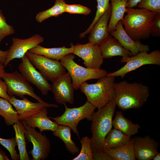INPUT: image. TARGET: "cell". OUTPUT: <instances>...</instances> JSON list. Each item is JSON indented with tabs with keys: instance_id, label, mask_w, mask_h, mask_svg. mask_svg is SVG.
Listing matches in <instances>:
<instances>
[{
	"instance_id": "4dcf8cb0",
	"label": "cell",
	"mask_w": 160,
	"mask_h": 160,
	"mask_svg": "<svg viewBox=\"0 0 160 160\" xmlns=\"http://www.w3.org/2000/svg\"><path fill=\"white\" fill-rule=\"evenodd\" d=\"M81 149L79 154L73 160H93L92 151L90 138L87 135L80 140Z\"/></svg>"
},
{
	"instance_id": "6da1fadb",
	"label": "cell",
	"mask_w": 160,
	"mask_h": 160,
	"mask_svg": "<svg viewBox=\"0 0 160 160\" xmlns=\"http://www.w3.org/2000/svg\"><path fill=\"white\" fill-rule=\"evenodd\" d=\"M115 89L116 106L123 111L141 108L149 95V87L137 82L115 83Z\"/></svg>"
},
{
	"instance_id": "4fadbf2b",
	"label": "cell",
	"mask_w": 160,
	"mask_h": 160,
	"mask_svg": "<svg viewBox=\"0 0 160 160\" xmlns=\"http://www.w3.org/2000/svg\"><path fill=\"white\" fill-rule=\"evenodd\" d=\"M12 41V44L8 50L6 60L4 64L5 67L13 60L23 57L27 52L43 42L44 38L39 34H36L23 39L13 38Z\"/></svg>"
},
{
	"instance_id": "ba28073f",
	"label": "cell",
	"mask_w": 160,
	"mask_h": 160,
	"mask_svg": "<svg viewBox=\"0 0 160 160\" xmlns=\"http://www.w3.org/2000/svg\"><path fill=\"white\" fill-rule=\"evenodd\" d=\"M121 62L126 63L122 67L107 76H120L123 78L128 73L147 65H160V51L154 50L148 53L146 52H139L135 56L122 58Z\"/></svg>"
},
{
	"instance_id": "3957f363",
	"label": "cell",
	"mask_w": 160,
	"mask_h": 160,
	"mask_svg": "<svg viewBox=\"0 0 160 160\" xmlns=\"http://www.w3.org/2000/svg\"><path fill=\"white\" fill-rule=\"evenodd\" d=\"M127 15L121 20L124 29L134 41L148 39L152 23L157 13L143 8H126Z\"/></svg>"
},
{
	"instance_id": "f546056e",
	"label": "cell",
	"mask_w": 160,
	"mask_h": 160,
	"mask_svg": "<svg viewBox=\"0 0 160 160\" xmlns=\"http://www.w3.org/2000/svg\"><path fill=\"white\" fill-rule=\"evenodd\" d=\"M110 0H96L97 3V9L95 17L88 28L84 32L80 34L79 37L80 38L85 37L87 34L90 33L96 23L109 8L110 5V4L109 3Z\"/></svg>"
},
{
	"instance_id": "7c38bea8",
	"label": "cell",
	"mask_w": 160,
	"mask_h": 160,
	"mask_svg": "<svg viewBox=\"0 0 160 160\" xmlns=\"http://www.w3.org/2000/svg\"><path fill=\"white\" fill-rule=\"evenodd\" d=\"M73 53L81 58L87 68H100L103 62L99 45L94 43H78L75 45Z\"/></svg>"
},
{
	"instance_id": "836d02e7",
	"label": "cell",
	"mask_w": 160,
	"mask_h": 160,
	"mask_svg": "<svg viewBox=\"0 0 160 160\" xmlns=\"http://www.w3.org/2000/svg\"><path fill=\"white\" fill-rule=\"evenodd\" d=\"M65 12L70 14H78L84 15H89L91 9L86 6L79 4H66L65 6Z\"/></svg>"
},
{
	"instance_id": "7a4b0ae2",
	"label": "cell",
	"mask_w": 160,
	"mask_h": 160,
	"mask_svg": "<svg viewBox=\"0 0 160 160\" xmlns=\"http://www.w3.org/2000/svg\"><path fill=\"white\" fill-rule=\"evenodd\" d=\"M116 106L114 99L95 112L91 127L92 136L90 139L92 153L103 151L105 139L113 126Z\"/></svg>"
},
{
	"instance_id": "f1b7e54d",
	"label": "cell",
	"mask_w": 160,
	"mask_h": 160,
	"mask_svg": "<svg viewBox=\"0 0 160 160\" xmlns=\"http://www.w3.org/2000/svg\"><path fill=\"white\" fill-rule=\"evenodd\" d=\"M66 4L64 0H55L54 5L52 7L38 13L35 17L36 20L41 23L50 17H57L61 15L65 12Z\"/></svg>"
},
{
	"instance_id": "5b68a950",
	"label": "cell",
	"mask_w": 160,
	"mask_h": 160,
	"mask_svg": "<svg viewBox=\"0 0 160 160\" xmlns=\"http://www.w3.org/2000/svg\"><path fill=\"white\" fill-rule=\"evenodd\" d=\"M75 57L74 54L70 53L60 60L70 74L74 90L79 89L81 85L87 81L98 79L107 76L108 73L106 71L100 68L92 69L82 66L74 61Z\"/></svg>"
},
{
	"instance_id": "ac0fdd59",
	"label": "cell",
	"mask_w": 160,
	"mask_h": 160,
	"mask_svg": "<svg viewBox=\"0 0 160 160\" xmlns=\"http://www.w3.org/2000/svg\"><path fill=\"white\" fill-rule=\"evenodd\" d=\"M47 107H44L38 112L26 118L23 121L31 127L39 128L40 132L44 131L53 132L59 125L50 119L47 115Z\"/></svg>"
},
{
	"instance_id": "e0dca14e",
	"label": "cell",
	"mask_w": 160,
	"mask_h": 160,
	"mask_svg": "<svg viewBox=\"0 0 160 160\" xmlns=\"http://www.w3.org/2000/svg\"><path fill=\"white\" fill-rule=\"evenodd\" d=\"M111 12L110 3L108 9L97 22L89 33L88 39L89 42L99 45L112 36L108 29Z\"/></svg>"
},
{
	"instance_id": "74e56055",
	"label": "cell",
	"mask_w": 160,
	"mask_h": 160,
	"mask_svg": "<svg viewBox=\"0 0 160 160\" xmlns=\"http://www.w3.org/2000/svg\"><path fill=\"white\" fill-rule=\"evenodd\" d=\"M92 159L93 160H113L103 151L93 153Z\"/></svg>"
},
{
	"instance_id": "603a6c76",
	"label": "cell",
	"mask_w": 160,
	"mask_h": 160,
	"mask_svg": "<svg viewBox=\"0 0 160 160\" xmlns=\"http://www.w3.org/2000/svg\"><path fill=\"white\" fill-rule=\"evenodd\" d=\"M113 126L123 133L132 136L138 132L140 126L138 124H134L125 118L121 111L116 112L113 120Z\"/></svg>"
},
{
	"instance_id": "5bb4252c",
	"label": "cell",
	"mask_w": 160,
	"mask_h": 160,
	"mask_svg": "<svg viewBox=\"0 0 160 160\" xmlns=\"http://www.w3.org/2000/svg\"><path fill=\"white\" fill-rule=\"evenodd\" d=\"M51 84V91L56 102L60 104L74 103V90L71 77L68 72L56 79Z\"/></svg>"
},
{
	"instance_id": "d4e9b609",
	"label": "cell",
	"mask_w": 160,
	"mask_h": 160,
	"mask_svg": "<svg viewBox=\"0 0 160 160\" xmlns=\"http://www.w3.org/2000/svg\"><path fill=\"white\" fill-rule=\"evenodd\" d=\"M131 137L116 129H111L105 139L103 151L117 148L125 145L130 141Z\"/></svg>"
},
{
	"instance_id": "2e32d148",
	"label": "cell",
	"mask_w": 160,
	"mask_h": 160,
	"mask_svg": "<svg viewBox=\"0 0 160 160\" xmlns=\"http://www.w3.org/2000/svg\"><path fill=\"white\" fill-rule=\"evenodd\" d=\"M110 33L125 49L129 51L132 56H135L139 52H148L150 50L148 45L142 44L140 41H134L130 37L125 30L121 20L117 23L116 30Z\"/></svg>"
},
{
	"instance_id": "9a60e30c",
	"label": "cell",
	"mask_w": 160,
	"mask_h": 160,
	"mask_svg": "<svg viewBox=\"0 0 160 160\" xmlns=\"http://www.w3.org/2000/svg\"><path fill=\"white\" fill-rule=\"evenodd\" d=\"M134 148L136 159L152 160L158 152L159 143L148 135L135 137Z\"/></svg>"
},
{
	"instance_id": "e575fe53",
	"label": "cell",
	"mask_w": 160,
	"mask_h": 160,
	"mask_svg": "<svg viewBox=\"0 0 160 160\" xmlns=\"http://www.w3.org/2000/svg\"><path fill=\"white\" fill-rule=\"evenodd\" d=\"M140 8H143L156 12L160 13V0H142L137 4Z\"/></svg>"
},
{
	"instance_id": "f35d334b",
	"label": "cell",
	"mask_w": 160,
	"mask_h": 160,
	"mask_svg": "<svg viewBox=\"0 0 160 160\" xmlns=\"http://www.w3.org/2000/svg\"><path fill=\"white\" fill-rule=\"evenodd\" d=\"M142 0H128L127 4V7L132 8L136 6Z\"/></svg>"
},
{
	"instance_id": "d6986e66",
	"label": "cell",
	"mask_w": 160,
	"mask_h": 160,
	"mask_svg": "<svg viewBox=\"0 0 160 160\" xmlns=\"http://www.w3.org/2000/svg\"><path fill=\"white\" fill-rule=\"evenodd\" d=\"M9 101L17 112L20 121H23L26 118L38 112L43 107H46L39 102H32L25 97L22 99H19L13 96Z\"/></svg>"
},
{
	"instance_id": "9c48e42d",
	"label": "cell",
	"mask_w": 160,
	"mask_h": 160,
	"mask_svg": "<svg viewBox=\"0 0 160 160\" xmlns=\"http://www.w3.org/2000/svg\"><path fill=\"white\" fill-rule=\"evenodd\" d=\"M25 54L32 63L48 81L52 82L66 72V70L59 61L33 54L29 51Z\"/></svg>"
},
{
	"instance_id": "83f0119b",
	"label": "cell",
	"mask_w": 160,
	"mask_h": 160,
	"mask_svg": "<svg viewBox=\"0 0 160 160\" xmlns=\"http://www.w3.org/2000/svg\"><path fill=\"white\" fill-rule=\"evenodd\" d=\"M0 115L8 126L13 125L20 121L19 115L9 101L0 97Z\"/></svg>"
},
{
	"instance_id": "d590c367",
	"label": "cell",
	"mask_w": 160,
	"mask_h": 160,
	"mask_svg": "<svg viewBox=\"0 0 160 160\" xmlns=\"http://www.w3.org/2000/svg\"><path fill=\"white\" fill-rule=\"evenodd\" d=\"M150 33L153 36H160V13L156 14L153 20L151 26Z\"/></svg>"
},
{
	"instance_id": "44dd1931",
	"label": "cell",
	"mask_w": 160,
	"mask_h": 160,
	"mask_svg": "<svg viewBox=\"0 0 160 160\" xmlns=\"http://www.w3.org/2000/svg\"><path fill=\"white\" fill-rule=\"evenodd\" d=\"M69 48L65 46L58 47L46 48L40 44L28 51L33 54L43 56L57 61L60 60L66 55L73 53L75 45L71 43Z\"/></svg>"
},
{
	"instance_id": "52a82bcc",
	"label": "cell",
	"mask_w": 160,
	"mask_h": 160,
	"mask_svg": "<svg viewBox=\"0 0 160 160\" xmlns=\"http://www.w3.org/2000/svg\"><path fill=\"white\" fill-rule=\"evenodd\" d=\"M65 111L60 116L51 118L58 125L69 127L79 138L77 126L80 121L84 119L92 121L96 108L87 101L83 105L78 107L69 108L66 103L63 104Z\"/></svg>"
},
{
	"instance_id": "ffe728a7",
	"label": "cell",
	"mask_w": 160,
	"mask_h": 160,
	"mask_svg": "<svg viewBox=\"0 0 160 160\" xmlns=\"http://www.w3.org/2000/svg\"><path fill=\"white\" fill-rule=\"evenodd\" d=\"M103 58L115 56L125 58L132 56L131 52L125 49L119 41L112 36L99 45Z\"/></svg>"
},
{
	"instance_id": "ab89813d",
	"label": "cell",
	"mask_w": 160,
	"mask_h": 160,
	"mask_svg": "<svg viewBox=\"0 0 160 160\" xmlns=\"http://www.w3.org/2000/svg\"><path fill=\"white\" fill-rule=\"evenodd\" d=\"M8 50L2 51L0 50V63L4 64L7 57Z\"/></svg>"
},
{
	"instance_id": "8992f818",
	"label": "cell",
	"mask_w": 160,
	"mask_h": 160,
	"mask_svg": "<svg viewBox=\"0 0 160 160\" xmlns=\"http://www.w3.org/2000/svg\"><path fill=\"white\" fill-rule=\"evenodd\" d=\"M7 88V93L11 97L16 96L23 98L28 95L48 107L57 108L55 104L48 103L44 101L34 92V89L20 73L16 71L11 73L5 72L1 76Z\"/></svg>"
},
{
	"instance_id": "1f68e13d",
	"label": "cell",
	"mask_w": 160,
	"mask_h": 160,
	"mask_svg": "<svg viewBox=\"0 0 160 160\" xmlns=\"http://www.w3.org/2000/svg\"><path fill=\"white\" fill-rule=\"evenodd\" d=\"M0 144L9 151L12 160L19 159V155L17 154L15 150L17 144L15 138L6 139L0 137Z\"/></svg>"
},
{
	"instance_id": "30bf717a",
	"label": "cell",
	"mask_w": 160,
	"mask_h": 160,
	"mask_svg": "<svg viewBox=\"0 0 160 160\" xmlns=\"http://www.w3.org/2000/svg\"><path fill=\"white\" fill-rule=\"evenodd\" d=\"M22 122L25 129V139L33 145V149L30 152L33 159H46L51 151V143L49 139L45 135L36 131L35 128L29 126L23 121Z\"/></svg>"
},
{
	"instance_id": "d6a6232c",
	"label": "cell",
	"mask_w": 160,
	"mask_h": 160,
	"mask_svg": "<svg viewBox=\"0 0 160 160\" xmlns=\"http://www.w3.org/2000/svg\"><path fill=\"white\" fill-rule=\"evenodd\" d=\"M15 33L13 27L7 23L6 18L0 9V44L4 38Z\"/></svg>"
},
{
	"instance_id": "8fae6325",
	"label": "cell",
	"mask_w": 160,
	"mask_h": 160,
	"mask_svg": "<svg viewBox=\"0 0 160 160\" xmlns=\"http://www.w3.org/2000/svg\"><path fill=\"white\" fill-rule=\"evenodd\" d=\"M18 68L21 74L29 83L36 86L44 95L51 89V84L30 61L26 55L21 58Z\"/></svg>"
},
{
	"instance_id": "cb8c5ba5",
	"label": "cell",
	"mask_w": 160,
	"mask_h": 160,
	"mask_svg": "<svg viewBox=\"0 0 160 160\" xmlns=\"http://www.w3.org/2000/svg\"><path fill=\"white\" fill-rule=\"evenodd\" d=\"M128 0H111V12L108 24L109 33L116 29L117 23L123 18Z\"/></svg>"
},
{
	"instance_id": "8d00e7d4",
	"label": "cell",
	"mask_w": 160,
	"mask_h": 160,
	"mask_svg": "<svg viewBox=\"0 0 160 160\" xmlns=\"http://www.w3.org/2000/svg\"><path fill=\"white\" fill-rule=\"evenodd\" d=\"M0 97L9 101L11 97L7 93V88L5 82L0 78Z\"/></svg>"
},
{
	"instance_id": "484cf974",
	"label": "cell",
	"mask_w": 160,
	"mask_h": 160,
	"mask_svg": "<svg viewBox=\"0 0 160 160\" xmlns=\"http://www.w3.org/2000/svg\"><path fill=\"white\" fill-rule=\"evenodd\" d=\"M71 130L68 126L59 125L57 129L53 132V134L60 139L64 143L67 151L74 155L79 152V148L71 139Z\"/></svg>"
},
{
	"instance_id": "60d3db41",
	"label": "cell",
	"mask_w": 160,
	"mask_h": 160,
	"mask_svg": "<svg viewBox=\"0 0 160 160\" xmlns=\"http://www.w3.org/2000/svg\"><path fill=\"white\" fill-rule=\"evenodd\" d=\"M8 157L1 149H0V160H9Z\"/></svg>"
},
{
	"instance_id": "b9f144b4",
	"label": "cell",
	"mask_w": 160,
	"mask_h": 160,
	"mask_svg": "<svg viewBox=\"0 0 160 160\" xmlns=\"http://www.w3.org/2000/svg\"><path fill=\"white\" fill-rule=\"evenodd\" d=\"M5 72V66L4 64L0 63V78H1L4 73Z\"/></svg>"
},
{
	"instance_id": "4316f807",
	"label": "cell",
	"mask_w": 160,
	"mask_h": 160,
	"mask_svg": "<svg viewBox=\"0 0 160 160\" xmlns=\"http://www.w3.org/2000/svg\"><path fill=\"white\" fill-rule=\"evenodd\" d=\"M15 133V138L16 141L19 151L20 160H30L26 146L25 137V127L21 121L13 125Z\"/></svg>"
},
{
	"instance_id": "7bdbcfd3",
	"label": "cell",
	"mask_w": 160,
	"mask_h": 160,
	"mask_svg": "<svg viewBox=\"0 0 160 160\" xmlns=\"http://www.w3.org/2000/svg\"><path fill=\"white\" fill-rule=\"evenodd\" d=\"M152 160H160V153L158 152L154 156Z\"/></svg>"
},
{
	"instance_id": "277c9868",
	"label": "cell",
	"mask_w": 160,
	"mask_h": 160,
	"mask_svg": "<svg viewBox=\"0 0 160 160\" xmlns=\"http://www.w3.org/2000/svg\"><path fill=\"white\" fill-rule=\"evenodd\" d=\"M115 76H106L94 84L86 81L79 89L86 96L87 101L99 109L108 104L115 98Z\"/></svg>"
},
{
	"instance_id": "7402d4cb",
	"label": "cell",
	"mask_w": 160,
	"mask_h": 160,
	"mask_svg": "<svg viewBox=\"0 0 160 160\" xmlns=\"http://www.w3.org/2000/svg\"><path fill=\"white\" fill-rule=\"evenodd\" d=\"M134 138L125 145L119 147L111 148L103 151L113 160H135Z\"/></svg>"
}]
</instances>
